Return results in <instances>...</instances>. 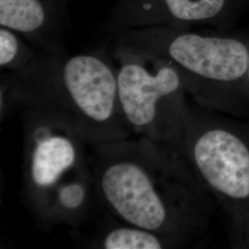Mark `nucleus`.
<instances>
[{
	"instance_id": "1",
	"label": "nucleus",
	"mask_w": 249,
	"mask_h": 249,
	"mask_svg": "<svg viewBox=\"0 0 249 249\" xmlns=\"http://www.w3.org/2000/svg\"><path fill=\"white\" fill-rule=\"evenodd\" d=\"M93 149L96 191L123 223L159 233L176 248L206 230L213 198L181 151L145 137Z\"/></svg>"
},
{
	"instance_id": "2",
	"label": "nucleus",
	"mask_w": 249,
	"mask_h": 249,
	"mask_svg": "<svg viewBox=\"0 0 249 249\" xmlns=\"http://www.w3.org/2000/svg\"><path fill=\"white\" fill-rule=\"evenodd\" d=\"M1 90L19 106L60 116L92 147L133 135L120 107L116 68L100 54L43 51L6 77Z\"/></svg>"
},
{
	"instance_id": "3",
	"label": "nucleus",
	"mask_w": 249,
	"mask_h": 249,
	"mask_svg": "<svg viewBox=\"0 0 249 249\" xmlns=\"http://www.w3.org/2000/svg\"><path fill=\"white\" fill-rule=\"evenodd\" d=\"M116 42L168 60L197 106L238 117L245 115L243 110L249 106V47L240 40L159 26L116 34Z\"/></svg>"
},
{
	"instance_id": "4",
	"label": "nucleus",
	"mask_w": 249,
	"mask_h": 249,
	"mask_svg": "<svg viewBox=\"0 0 249 249\" xmlns=\"http://www.w3.org/2000/svg\"><path fill=\"white\" fill-rule=\"evenodd\" d=\"M191 106L181 153L223 208L229 239L249 249V122Z\"/></svg>"
},
{
	"instance_id": "5",
	"label": "nucleus",
	"mask_w": 249,
	"mask_h": 249,
	"mask_svg": "<svg viewBox=\"0 0 249 249\" xmlns=\"http://www.w3.org/2000/svg\"><path fill=\"white\" fill-rule=\"evenodd\" d=\"M26 144L27 194L35 212L47 222H71L85 213L89 175L86 142L60 116L22 106Z\"/></svg>"
},
{
	"instance_id": "6",
	"label": "nucleus",
	"mask_w": 249,
	"mask_h": 249,
	"mask_svg": "<svg viewBox=\"0 0 249 249\" xmlns=\"http://www.w3.org/2000/svg\"><path fill=\"white\" fill-rule=\"evenodd\" d=\"M114 57L120 107L132 133L179 151L191 106L178 70L162 57L116 42Z\"/></svg>"
},
{
	"instance_id": "7",
	"label": "nucleus",
	"mask_w": 249,
	"mask_h": 249,
	"mask_svg": "<svg viewBox=\"0 0 249 249\" xmlns=\"http://www.w3.org/2000/svg\"><path fill=\"white\" fill-rule=\"evenodd\" d=\"M227 0H116L109 19L115 34L134 29L212 23L225 10Z\"/></svg>"
},
{
	"instance_id": "8",
	"label": "nucleus",
	"mask_w": 249,
	"mask_h": 249,
	"mask_svg": "<svg viewBox=\"0 0 249 249\" xmlns=\"http://www.w3.org/2000/svg\"><path fill=\"white\" fill-rule=\"evenodd\" d=\"M69 0H0V26L18 33L43 51H61L58 40Z\"/></svg>"
},
{
	"instance_id": "9",
	"label": "nucleus",
	"mask_w": 249,
	"mask_h": 249,
	"mask_svg": "<svg viewBox=\"0 0 249 249\" xmlns=\"http://www.w3.org/2000/svg\"><path fill=\"white\" fill-rule=\"evenodd\" d=\"M104 249H161L176 248L168 238L141 227L124 223L107 231L99 242Z\"/></svg>"
},
{
	"instance_id": "10",
	"label": "nucleus",
	"mask_w": 249,
	"mask_h": 249,
	"mask_svg": "<svg viewBox=\"0 0 249 249\" xmlns=\"http://www.w3.org/2000/svg\"><path fill=\"white\" fill-rule=\"evenodd\" d=\"M20 35L7 27L0 26V67L18 71L36 58V53L25 44Z\"/></svg>"
},
{
	"instance_id": "11",
	"label": "nucleus",
	"mask_w": 249,
	"mask_h": 249,
	"mask_svg": "<svg viewBox=\"0 0 249 249\" xmlns=\"http://www.w3.org/2000/svg\"><path fill=\"white\" fill-rule=\"evenodd\" d=\"M247 88L249 95V70H248V75H247Z\"/></svg>"
}]
</instances>
